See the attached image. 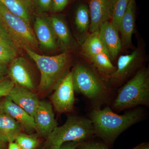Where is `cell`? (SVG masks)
I'll return each mask as SVG.
<instances>
[{
	"label": "cell",
	"mask_w": 149,
	"mask_h": 149,
	"mask_svg": "<svg viewBox=\"0 0 149 149\" xmlns=\"http://www.w3.org/2000/svg\"><path fill=\"white\" fill-rule=\"evenodd\" d=\"M72 72L74 92L82 94L96 107L107 100L109 87L93 68L80 63L74 66Z\"/></svg>",
	"instance_id": "obj_4"
},
{
	"label": "cell",
	"mask_w": 149,
	"mask_h": 149,
	"mask_svg": "<svg viewBox=\"0 0 149 149\" xmlns=\"http://www.w3.org/2000/svg\"><path fill=\"white\" fill-rule=\"evenodd\" d=\"M0 111L8 115L17 121L27 133L32 134L36 131L34 117L15 104L8 96H6L0 102Z\"/></svg>",
	"instance_id": "obj_11"
},
{
	"label": "cell",
	"mask_w": 149,
	"mask_h": 149,
	"mask_svg": "<svg viewBox=\"0 0 149 149\" xmlns=\"http://www.w3.org/2000/svg\"><path fill=\"white\" fill-rule=\"evenodd\" d=\"M141 60L142 52L139 48L130 54L120 56L116 69L109 77L110 85L117 87L122 84L139 68Z\"/></svg>",
	"instance_id": "obj_8"
},
{
	"label": "cell",
	"mask_w": 149,
	"mask_h": 149,
	"mask_svg": "<svg viewBox=\"0 0 149 149\" xmlns=\"http://www.w3.org/2000/svg\"><path fill=\"white\" fill-rule=\"evenodd\" d=\"M9 11L30 24L32 0H0Z\"/></svg>",
	"instance_id": "obj_19"
},
{
	"label": "cell",
	"mask_w": 149,
	"mask_h": 149,
	"mask_svg": "<svg viewBox=\"0 0 149 149\" xmlns=\"http://www.w3.org/2000/svg\"><path fill=\"white\" fill-rule=\"evenodd\" d=\"M0 23L8 33L17 49H37L38 42L30 24L11 13L0 3Z\"/></svg>",
	"instance_id": "obj_6"
},
{
	"label": "cell",
	"mask_w": 149,
	"mask_h": 149,
	"mask_svg": "<svg viewBox=\"0 0 149 149\" xmlns=\"http://www.w3.org/2000/svg\"><path fill=\"white\" fill-rule=\"evenodd\" d=\"M81 49L83 54L88 59L101 53L108 55L99 37L98 32L91 33L87 35L82 42Z\"/></svg>",
	"instance_id": "obj_20"
},
{
	"label": "cell",
	"mask_w": 149,
	"mask_h": 149,
	"mask_svg": "<svg viewBox=\"0 0 149 149\" xmlns=\"http://www.w3.org/2000/svg\"><path fill=\"white\" fill-rule=\"evenodd\" d=\"M34 118L36 132L41 138L47 139L58 125L55 118L52 106L48 102L40 101Z\"/></svg>",
	"instance_id": "obj_9"
},
{
	"label": "cell",
	"mask_w": 149,
	"mask_h": 149,
	"mask_svg": "<svg viewBox=\"0 0 149 149\" xmlns=\"http://www.w3.org/2000/svg\"><path fill=\"white\" fill-rule=\"evenodd\" d=\"M116 0H91L89 3L91 17L90 32H98L101 26L111 18Z\"/></svg>",
	"instance_id": "obj_10"
},
{
	"label": "cell",
	"mask_w": 149,
	"mask_h": 149,
	"mask_svg": "<svg viewBox=\"0 0 149 149\" xmlns=\"http://www.w3.org/2000/svg\"><path fill=\"white\" fill-rule=\"evenodd\" d=\"M97 71L104 75L108 76L112 74L116 67L113 65L108 55L101 53L93 56L89 58Z\"/></svg>",
	"instance_id": "obj_22"
},
{
	"label": "cell",
	"mask_w": 149,
	"mask_h": 149,
	"mask_svg": "<svg viewBox=\"0 0 149 149\" xmlns=\"http://www.w3.org/2000/svg\"><path fill=\"white\" fill-rule=\"evenodd\" d=\"M24 50L35 61L40 70V80L39 90L46 92L52 88L65 72L69 64L68 52L54 56L42 55L35 51L25 47Z\"/></svg>",
	"instance_id": "obj_5"
},
{
	"label": "cell",
	"mask_w": 149,
	"mask_h": 149,
	"mask_svg": "<svg viewBox=\"0 0 149 149\" xmlns=\"http://www.w3.org/2000/svg\"><path fill=\"white\" fill-rule=\"evenodd\" d=\"M40 149H44V148H43V147H42V148H40Z\"/></svg>",
	"instance_id": "obj_36"
},
{
	"label": "cell",
	"mask_w": 149,
	"mask_h": 149,
	"mask_svg": "<svg viewBox=\"0 0 149 149\" xmlns=\"http://www.w3.org/2000/svg\"><path fill=\"white\" fill-rule=\"evenodd\" d=\"M98 33L111 60H114L122 47L119 32L111 22L107 21L101 26Z\"/></svg>",
	"instance_id": "obj_14"
},
{
	"label": "cell",
	"mask_w": 149,
	"mask_h": 149,
	"mask_svg": "<svg viewBox=\"0 0 149 149\" xmlns=\"http://www.w3.org/2000/svg\"><path fill=\"white\" fill-rule=\"evenodd\" d=\"M76 149H109L104 143L87 141L82 142Z\"/></svg>",
	"instance_id": "obj_26"
},
{
	"label": "cell",
	"mask_w": 149,
	"mask_h": 149,
	"mask_svg": "<svg viewBox=\"0 0 149 149\" xmlns=\"http://www.w3.org/2000/svg\"><path fill=\"white\" fill-rule=\"evenodd\" d=\"M17 49L14 46L0 42V63L7 65L17 57Z\"/></svg>",
	"instance_id": "obj_24"
},
{
	"label": "cell",
	"mask_w": 149,
	"mask_h": 149,
	"mask_svg": "<svg viewBox=\"0 0 149 149\" xmlns=\"http://www.w3.org/2000/svg\"><path fill=\"white\" fill-rule=\"evenodd\" d=\"M0 42L9 43L15 47L8 33L1 23H0Z\"/></svg>",
	"instance_id": "obj_30"
},
{
	"label": "cell",
	"mask_w": 149,
	"mask_h": 149,
	"mask_svg": "<svg viewBox=\"0 0 149 149\" xmlns=\"http://www.w3.org/2000/svg\"><path fill=\"white\" fill-rule=\"evenodd\" d=\"M21 125L13 118L0 111V141L3 143L14 142L21 133Z\"/></svg>",
	"instance_id": "obj_18"
},
{
	"label": "cell",
	"mask_w": 149,
	"mask_h": 149,
	"mask_svg": "<svg viewBox=\"0 0 149 149\" xmlns=\"http://www.w3.org/2000/svg\"><path fill=\"white\" fill-rule=\"evenodd\" d=\"M7 65L0 63V80L6 78V76L8 74V68Z\"/></svg>",
	"instance_id": "obj_32"
},
{
	"label": "cell",
	"mask_w": 149,
	"mask_h": 149,
	"mask_svg": "<svg viewBox=\"0 0 149 149\" xmlns=\"http://www.w3.org/2000/svg\"><path fill=\"white\" fill-rule=\"evenodd\" d=\"M39 137L37 133L21 132L17 136L15 142L22 149H37L40 144Z\"/></svg>",
	"instance_id": "obj_23"
},
{
	"label": "cell",
	"mask_w": 149,
	"mask_h": 149,
	"mask_svg": "<svg viewBox=\"0 0 149 149\" xmlns=\"http://www.w3.org/2000/svg\"><path fill=\"white\" fill-rule=\"evenodd\" d=\"M149 104V71L143 68L118 89L112 104L116 111Z\"/></svg>",
	"instance_id": "obj_2"
},
{
	"label": "cell",
	"mask_w": 149,
	"mask_h": 149,
	"mask_svg": "<svg viewBox=\"0 0 149 149\" xmlns=\"http://www.w3.org/2000/svg\"><path fill=\"white\" fill-rule=\"evenodd\" d=\"M56 40L63 47L69 48L74 47L75 43L70 34L66 22L61 17L52 16L48 19Z\"/></svg>",
	"instance_id": "obj_17"
},
{
	"label": "cell",
	"mask_w": 149,
	"mask_h": 149,
	"mask_svg": "<svg viewBox=\"0 0 149 149\" xmlns=\"http://www.w3.org/2000/svg\"><path fill=\"white\" fill-rule=\"evenodd\" d=\"M136 3L134 0H130L127 9L121 19L119 27L122 46H128L132 43V38L135 24Z\"/></svg>",
	"instance_id": "obj_16"
},
{
	"label": "cell",
	"mask_w": 149,
	"mask_h": 149,
	"mask_svg": "<svg viewBox=\"0 0 149 149\" xmlns=\"http://www.w3.org/2000/svg\"><path fill=\"white\" fill-rule=\"evenodd\" d=\"M8 149H22L15 141L8 143Z\"/></svg>",
	"instance_id": "obj_33"
},
{
	"label": "cell",
	"mask_w": 149,
	"mask_h": 149,
	"mask_svg": "<svg viewBox=\"0 0 149 149\" xmlns=\"http://www.w3.org/2000/svg\"><path fill=\"white\" fill-rule=\"evenodd\" d=\"M4 143L0 141V149H6L5 145Z\"/></svg>",
	"instance_id": "obj_35"
},
{
	"label": "cell",
	"mask_w": 149,
	"mask_h": 149,
	"mask_svg": "<svg viewBox=\"0 0 149 149\" xmlns=\"http://www.w3.org/2000/svg\"><path fill=\"white\" fill-rule=\"evenodd\" d=\"M82 142H69L65 143L58 149H76Z\"/></svg>",
	"instance_id": "obj_31"
},
{
	"label": "cell",
	"mask_w": 149,
	"mask_h": 149,
	"mask_svg": "<svg viewBox=\"0 0 149 149\" xmlns=\"http://www.w3.org/2000/svg\"><path fill=\"white\" fill-rule=\"evenodd\" d=\"M133 149H149V144L148 143H143L139 144Z\"/></svg>",
	"instance_id": "obj_34"
},
{
	"label": "cell",
	"mask_w": 149,
	"mask_h": 149,
	"mask_svg": "<svg viewBox=\"0 0 149 149\" xmlns=\"http://www.w3.org/2000/svg\"><path fill=\"white\" fill-rule=\"evenodd\" d=\"M144 116L143 111L140 108L119 115L109 107L101 109L96 107L91 111L89 118L93 123L95 136L107 145H111L123 132L141 121Z\"/></svg>",
	"instance_id": "obj_1"
},
{
	"label": "cell",
	"mask_w": 149,
	"mask_h": 149,
	"mask_svg": "<svg viewBox=\"0 0 149 149\" xmlns=\"http://www.w3.org/2000/svg\"><path fill=\"white\" fill-rule=\"evenodd\" d=\"M129 1L130 0H116L115 5L111 22L118 31L120 22L125 14Z\"/></svg>",
	"instance_id": "obj_25"
},
{
	"label": "cell",
	"mask_w": 149,
	"mask_h": 149,
	"mask_svg": "<svg viewBox=\"0 0 149 149\" xmlns=\"http://www.w3.org/2000/svg\"><path fill=\"white\" fill-rule=\"evenodd\" d=\"M8 74L15 84L32 91L35 89L29 65L24 58L16 57L10 63L8 68Z\"/></svg>",
	"instance_id": "obj_12"
},
{
	"label": "cell",
	"mask_w": 149,
	"mask_h": 149,
	"mask_svg": "<svg viewBox=\"0 0 149 149\" xmlns=\"http://www.w3.org/2000/svg\"><path fill=\"white\" fill-rule=\"evenodd\" d=\"M51 99L55 109L59 113L74 110L75 98L72 71L68 72L60 81Z\"/></svg>",
	"instance_id": "obj_7"
},
{
	"label": "cell",
	"mask_w": 149,
	"mask_h": 149,
	"mask_svg": "<svg viewBox=\"0 0 149 149\" xmlns=\"http://www.w3.org/2000/svg\"><path fill=\"white\" fill-rule=\"evenodd\" d=\"M0 102H1V100H0Z\"/></svg>",
	"instance_id": "obj_37"
},
{
	"label": "cell",
	"mask_w": 149,
	"mask_h": 149,
	"mask_svg": "<svg viewBox=\"0 0 149 149\" xmlns=\"http://www.w3.org/2000/svg\"><path fill=\"white\" fill-rule=\"evenodd\" d=\"M70 0H52L51 10L55 12L62 11L66 8Z\"/></svg>",
	"instance_id": "obj_28"
},
{
	"label": "cell",
	"mask_w": 149,
	"mask_h": 149,
	"mask_svg": "<svg viewBox=\"0 0 149 149\" xmlns=\"http://www.w3.org/2000/svg\"><path fill=\"white\" fill-rule=\"evenodd\" d=\"M74 23L77 32L83 38V41L87 36V32L91 25L90 11L87 5L82 4L76 9L74 15Z\"/></svg>",
	"instance_id": "obj_21"
},
{
	"label": "cell",
	"mask_w": 149,
	"mask_h": 149,
	"mask_svg": "<svg viewBox=\"0 0 149 149\" xmlns=\"http://www.w3.org/2000/svg\"><path fill=\"white\" fill-rule=\"evenodd\" d=\"M15 85L10 79L5 78L0 80V98L8 96Z\"/></svg>",
	"instance_id": "obj_27"
},
{
	"label": "cell",
	"mask_w": 149,
	"mask_h": 149,
	"mask_svg": "<svg viewBox=\"0 0 149 149\" xmlns=\"http://www.w3.org/2000/svg\"><path fill=\"white\" fill-rule=\"evenodd\" d=\"M8 96L15 104L34 117L40 101L33 91L15 85Z\"/></svg>",
	"instance_id": "obj_13"
},
{
	"label": "cell",
	"mask_w": 149,
	"mask_h": 149,
	"mask_svg": "<svg viewBox=\"0 0 149 149\" xmlns=\"http://www.w3.org/2000/svg\"><path fill=\"white\" fill-rule=\"evenodd\" d=\"M36 5L43 11H48L51 10L52 0H34Z\"/></svg>",
	"instance_id": "obj_29"
},
{
	"label": "cell",
	"mask_w": 149,
	"mask_h": 149,
	"mask_svg": "<svg viewBox=\"0 0 149 149\" xmlns=\"http://www.w3.org/2000/svg\"><path fill=\"white\" fill-rule=\"evenodd\" d=\"M95 136L90 118L70 115L63 125L54 129L46 139L43 147L44 149H58L65 143L83 142Z\"/></svg>",
	"instance_id": "obj_3"
},
{
	"label": "cell",
	"mask_w": 149,
	"mask_h": 149,
	"mask_svg": "<svg viewBox=\"0 0 149 149\" xmlns=\"http://www.w3.org/2000/svg\"><path fill=\"white\" fill-rule=\"evenodd\" d=\"M34 31L40 46L47 50L56 49V40L48 20L37 17L34 23Z\"/></svg>",
	"instance_id": "obj_15"
}]
</instances>
